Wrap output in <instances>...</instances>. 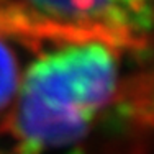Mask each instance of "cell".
I'll list each match as a JSON object with an SVG mask.
<instances>
[{
  "instance_id": "6da1fadb",
  "label": "cell",
  "mask_w": 154,
  "mask_h": 154,
  "mask_svg": "<svg viewBox=\"0 0 154 154\" xmlns=\"http://www.w3.org/2000/svg\"><path fill=\"white\" fill-rule=\"evenodd\" d=\"M118 51L98 41L43 53L25 72L3 130L13 154H45L79 143L118 92Z\"/></svg>"
},
{
  "instance_id": "7a4b0ae2",
  "label": "cell",
  "mask_w": 154,
  "mask_h": 154,
  "mask_svg": "<svg viewBox=\"0 0 154 154\" xmlns=\"http://www.w3.org/2000/svg\"><path fill=\"white\" fill-rule=\"evenodd\" d=\"M0 35L35 49L98 41L144 51L154 38V0H0Z\"/></svg>"
},
{
  "instance_id": "3957f363",
  "label": "cell",
  "mask_w": 154,
  "mask_h": 154,
  "mask_svg": "<svg viewBox=\"0 0 154 154\" xmlns=\"http://www.w3.org/2000/svg\"><path fill=\"white\" fill-rule=\"evenodd\" d=\"M18 87H20V72L17 57L0 35V112L12 105L17 97Z\"/></svg>"
}]
</instances>
